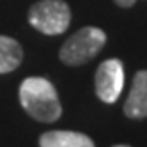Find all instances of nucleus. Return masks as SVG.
<instances>
[{
  "instance_id": "obj_1",
  "label": "nucleus",
  "mask_w": 147,
  "mask_h": 147,
  "mask_svg": "<svg viewBox=\"0 0 147 147\" xmlns=\"http://www.w3.org/2000/svg\"><path fill=\"white\" fill-rule=\"evenodd\" d=\"M22 108L39 122H55L62 115V105L55 85L43 76L25 78L20 85Z\"/></svg>"
},
{
  "instance_id": "obj_2",
  "label": "nucleus",
  "mask_w": 147,
  "mask_h": 147,
  "mask_svg": "<svg viewBox=\"0 0 147 147\" xmlns=\"http://www.w3.org/2000/svg\"><path fill=\"white\" fill-rule=\"evenodd\" d=\"M107 43V34L98 27H83L69 36L59 50V59L66 66H82L92 60Z\"/></svg>"
},
{
  "instance_id": "obj_3",
  "label": "nucleus",
  "mask_w": 147,
  "mask_h": 147,
  "mask_svg": "<svg viewBox=\"0 0 147 147\" xmlns=\"http://www.w3.org/2000/svg\"><path fill=\"white\" fill-rule=\"evenodd\" d=\"M28 23L46 36H59L71 25V9L64 0H37L28 9Z\"/></svg>"
},
{
  "instance_id": "obj_4",
  "label": "nucleus",
  "mask_w": 147,
  "mask_h": 147,
  "mask_svg": "<svg viewBox=\"0 0 147 147\" xmlns=\"http://www.w3.org/2000/svg\"><path fill=\"white\" fill-rule=\"evenodd\" d=\"M124 66L119 59L103 60L96 69L94 76V87L96 96L107 105H113L119 99L124 89Z\"/></svg>"
},
{
  "instance_id": "obj_5",
  "label": "nucleus",
  "mask_w": 147,
  "mask_h": 147,
  "mask_svg": "<svg viewBox=\"0 0 147 147\" xmlns=\"http://www.w3.org/2000/svg\"><path fill=\"white\" fill-rule=\"evenodd\" d=\"M124 115L129 119L147 117V69L136 71L133 76L129 94L124 103Z\"/></svg>"
},
{
  "instance_id": "obj_6",
  "label": "nucleus",
  "mask_w": 147,
  "mask_h": 147,
  "mask_svg": "<svg viewBox=\"0 0 147 147\" xmlns=\"http://www.w3.org/2000/svg\"><path fill=\"white\" fill-rule=\"evenodd\" d=\"M39 147H96L90 136L67 131V129H51L39 136Z\"/></svg>"
},
{
  "instance_id": "obj_7",
  "label": "nucleus",
  "mask_w": 147,
  "mask_h": 147,
  "mask_svg": "<svg viewBox=\"0 0 147 147\" xmlns=\"http://www.w3.org/2000/svg\"><path fill=\"white\" fill-rule=\"evenodd\" d=\"M23 62V48L16 39L0 36V75L11 73Z\"/></svg>"
},
{
  "instance_id": "obj_8",
  "label": "nucleus",
  "mask_w": 147,
  "mask_h": 147,
  "mask_svg": "<svg viewBox=\"0 0 147 147\" xmlns=\"http://www.w3.org/2000/svg\"><path fill=\"white\" fill-rule=\"evenodd\" d=\"M113 2H115V5H119L122 9H128V7H133L135 5L136 0H113Z\"/></svg>"
},
{
  "instance_id": "obj_9",
  "label": "nucleus",
  "mask_w": 147,
  "mask_h": 147,
  "mask_svg": "<svg viewBox=\"0 0 147 147\" xmlns=\"http://www.w3.org/2000/svg\"><path fill=\"white\" fill-rule=\"evenodd\" d=\"M112 147H131V145H126V144H115V145H112Z\"/></svg>"
}]
</instances>
